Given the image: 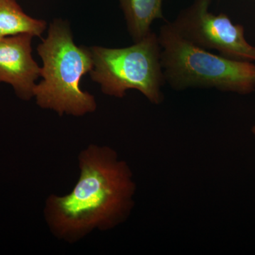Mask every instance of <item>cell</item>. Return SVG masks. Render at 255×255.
I'll return each instance as SVG.
<instances>
[{"mask_svg":"<svg viewBox=\"0 0 255 255\" xmlns=\"http://www.w3.org/2000/svg\"><path fill=\"white\" fill-rule=\"evenodd\" d=\"M213 0H194L172 22L184 39L207 50H215L230 59L255 62V46L248 43L244 26L232 22L224 13L209 11Z\"/></svg>","mask_w":255,"mask_h":255,"instance_id":"cell-5","label":"cell"},{"mask_svg":"<svg viewBox=\"0 0 255 255\" xmlns=\"http://www.w3.org/2000/svg\"><path fill=\"white\" fill-rule=\"evenodd\" d=\"M28 34L0 38V83L9 84L18 98H33L36 80L41 68L32 57L31 41Z\"/></svg>","mask_w":255,"mask_h":255,"instance_id":"cell-6","label":"cell"},{"mask_svg":"<svg viewBox=\"0 0 255 255\" xmlns=\"http://www.w3.org/2000/svg\"><path fill=\"white\" fill-rule=\"evenodd\" d=\"M78 162L80 175L72 190L50 194L43 207L50 232L68 244L125 222L136 191L130 167L109 146L90 144L80 151Z\"/></svg>","mask_w":255,"mask_h":255,"instance_id":"cell-1","label":"cell"},{"mask_svg":"<svg viewBox=\"0 0 255 255\" xmlns=\"http://www.w3.org/2000/svg\"><path fill=\"white\" fill-rule=\"evenodd\" d=\"M90 50L93 59L90 75L105 95L122 99L128 90H135L153 105L162 103L165 80L155 32L125 48L92 46Z\"/></svg>","mask_w":255,"mask_h":255,"instance_id":"cell-4","label":"cell"},{"mask_svg":"<svg viewBox=\"0 0 255 255\" xmlns=\"http://www.w3.org/2000/svg\"><path fill=\"white\" fill-rule=\"evenodd\" d=\"M163 0H119L127 29L134 43L140 41L152 31L156 19H164Z\"/></svg>","mask_w":255,"mask_h":255,"instance_id":"cell-7","label":"cell"},{"mask_svg":"<svg viewBox=\"0 0 255 255\" xmlns=\"http://www.w3.org/2000/svg\"><path fill=\"white\" fill-rule=\"evenodd\" d=\"M37 51L43 62V80L33 90L36 105L60 117H80L96 112L95 96L80 86L82 77L93 68L91 50L76 45L69 23L55 19Z\"/></svg>","mask_w":255,"mask_h":255,"instance_id":"cell-2","label":"cell"},{"mask_svg":"<svg viewBox=\"0 0 255 255\" xmlns=\"http://www.w3.org/2000/svg\"><path fill=\"white\" fill-rule=\"evenodd\" d=\"M252 132H253V133L255 135V125L253 126V128H252Z\"/></svg>","mask_w":255,"mask_h":255,"instance_id":"cell-9","label":"cell"},{"mask_svg":"<svg viewBox=\"0 0 255 255\" xmlns=\"http://www.w3.org/2000/svg\"><path fill=\"white\" fill-rule=\"evenodd\" d=\"M46 21L28 16L16 0H0V38L28 34L41 36Z\"/></svg>","mask_w":255,"mask_h":255,"instance_id":"cell-8","label":"cell"},{"mask_svg":"<svg viewBox=\"0 0 255 255\" xmlns=\"http://www.w3.org/2000/svg\"><path fill=\"white\" fill-rule=\"evenodd\" d=\"M158 40L165 82L175 90L216 89L250 95L255 91V65L210 53L183 38L170 22L162 25Z\"/></svg>","mask_w":255,"mask_h":255,"instance_id":"cell-3","label":"cell"}]
</instances>
